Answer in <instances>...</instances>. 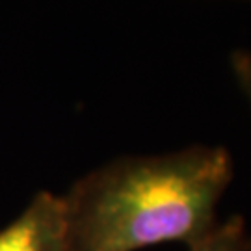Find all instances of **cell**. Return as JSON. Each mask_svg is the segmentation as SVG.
<instances>
[{"instance_id":"6da1fadb","label":"cell","mask_w":251,"mask_h":251,"mask_svg":"<svg viewBox=\"0 0 251 251\" xmlns=\"http://www.w3.org/2000/svg\"><path fill=\"white\" fill-rule=\"evenodd\" d=\"M225 147L190 145L154 156H123L84 175L62 196L69 251H138L199 242L233 179Z\"/></svg>"},{"instance_id":"7a4b0ae2","label":"cell","mask_w":251,"mask_h":251,"mask_svg":"<svg viewBox=\"0 0 251 251\" xmlns=\"http://www.w3.org/2000/svg\"><path fill=\"white\" fill-rule=\"evenodd\" d=\"M0 251H69L62 196L36 194L17 220L0 229Z\"/></svg>"},{"instance_id":"3957f363","label":"cell","mask_w":251,"mask_h":251,"mask_svg":"<svg viewBox=\"0 0 251 251\" xmlns=\"http://www.w3.org/2000/svg\"><path fill=\"white\" fill-rule=\"evenodd\" d=\"M190 251H251V236L244 218L233 216L224 224H216L206 236L190 246Z\"/></svg>"},{"instance_id":"277c9868","label":"cell","mask_w":251,"mask_h":251,"mask_svg":"<svg viewBox=\"0 0 251 251\" xmlns=\"http://www.w3.org/2000/svg\"><path fill=\"white\" fill-rule=\"evenodd\" d=\"M229 63H231V71H233L238 88L244 91V95L251 102V52L246 49L233 50L229 56Z\"/></svg>"}]
</instances>
